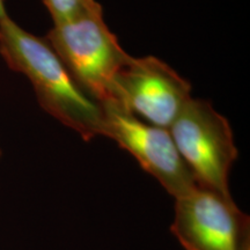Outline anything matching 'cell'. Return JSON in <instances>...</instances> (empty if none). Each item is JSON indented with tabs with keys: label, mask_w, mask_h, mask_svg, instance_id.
<instances>
[{
	"label": "cell",
	"mask_w": 250,
	"mask_h": 250,
	"mask_svg": "<svg viewBox=\"0 0 250 250\" xmlns=\"http://www.w3.org/2000/svg\"><path fill=\"white\" fill-rule=\"evenodd\" d=\"M191 83L154 56L136 58L121 68L112 100L140 120L169 129L192 98Z\"/></svg>",
	"instance_id": "8992f818"
},
{
	"label": "cell",
	"mask_w": 250,
	"mask_h": 250,
	"mask_svg": "<svg viewBox=\"0 0 250 250\" xmlns=\"http://www.w3.org/2000/svg\"><path fill=\"white\" fill-rule=\"evenodd\" d=\"M89 0H43L54 24L71 20L83 11Z\"/></svg>",
	"instance_id": "52a82bcc"
},
{
	"label": "cell",
	"mask_w": 250,
	"mask_h": 250,
	"mask_svg": "<svg viewBox=\"0 0 250 250\" xmlns=\"http://www.w3.org/2000/svg\"><path fill=\"white\" fill-rule=\"evenodd\" d=\"M101 107L102 137L112 139L129 152L170 196L176 198L197 186L169 130L140 120L116 102H107Z\"/></svg>",
	"instance_id": "5b68a950"
},
{
	"label": "cell",
	"mask_w": 250,
	"mask_h": 250,
	"mask_svg": "<svg viewBox=\"0 0 250 250\" xmlns=\"http://www.w3.org/2000/svg\"><path fill=\"white\" fill-rule=\"evenodd\" d=\"M168 130L197 186L230 196L239 151L227 118L208 100L191 98Z\"/></svg>",
	"instance_id": "3957f363"
},
{
	"label": "cell",
	"mask_w": 250,
	"mask_h": 250,
	"mask_svg": "<svg viewBox=\"0 0 250 250\" xmlns=\"http://www.w3.org/2000/svg\"><path fill=\"white\" fill-rule=\"evenodd\" d=\"M44 39L90 99L101 105L111 101L115 78L131 56L109 29L99 1L89 0L77 17L54 24Z\"/></svg>",
	"instance_id": "7a4b0ae2"
},
{
	"label": "cell",
	"mask_w": 250,
	"mask_h": 250,
	"mask_svg": "<svg viewBox=\"0 0 250 250\" xmlns=\"http://www.w3.org/2000/svg\"><path fill=\"white\" fill-rule=\"evenodd\" d=\"M9 18L11 17H9L7 9H6L5 0H0V22H1V21L7 20Z\"/></svg>",
	"instance_id": "ba28073f"
},
{
	"label": "cell",
	"mask_w": 250,
	"mask_h": 250,
	"mask_svg": "<svg viewBox=\"0 0 250 250\" xmlns=\"http://www.w3.org/2000/svg\"><path fill=\"white\" fill-rule=\"evenodd\" d=\"M0 56L12 71L29 80L43 110L86 142L102 136L101 104L80 88L45 39L19 26L0 22Z\"/></svg>",
	"instance_id": "6da1fadb"
},
{
	"label": "cell",
	"mask_w": 250,
	"mask_h": 250,
	"mask_svg": "<svg viewBox=\"0 0 250 250\" xmlns=\"http://www.w3.org/2000/svg\"><path fill=\"white\" fill-rule=\"evenodd\" d=\"M170 230L186 250H250V219L232 198L196 186L176 197Z\"/></svg>",
	"instance_id": "277c9868"
},
{
	"label": "cell",
	"mask_w": 250,
	"mask_h": 250,
	"mask_svg": "<svg viewBox=\"0 0 250 250\" xmlns=\"http://www.w3.org/2000/svg\"><path fill=\"white\" fill-rule=\"evenodd\" d=\"M0 158H1V148H0Z\"/></svg>",
	"instance_id": "9c48e42d"
}]
</instances>
